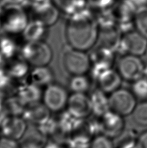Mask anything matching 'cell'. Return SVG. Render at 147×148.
<instances>
[{
	"label": "cell",
	"mask_w": 147,
	"mask_h": 148,
	"mask_svg": "<svg viewBox=\"0 0 147 148\" xmlns=\"http://www.w3.org/2000/svg\"><path fill=\"white\" fill-rule=\"evenodd\" d=\"M100 30L95 15L85 9L71 15L65 23V37L68 46L87 52L95 46Z\"/></svg>",
	"instance_id": "obj_1"
},
{
	"label": "cell",
	"mask_w": 147,
	"mask_h": 148,
	"mask_svg": "<svg viewBox=\"0 0 147 148\" xmlns=\"http://www.w3.org/2000/svg\"><path fill=\"white\" fill-rule=\"evenodd\" d=\"M21 59L31 66H48L53 58L51 46L45 41L25 42L20 49Z\"/></svg>",
	"instance_id": "obj_2"
},
{
	"label": "cell",
	"mask_w": 147,
	"mask_h": 148,
	"mask_svg": "<svg viewBox=\"0 0 147 148\" xmlns=\"http://www.w3.org/2000/svg\"><path fill=\"white\" fill-rule=\"evenodd\" d=\"M1 7L2 31L12 35L22 34L30 21L29 16L22 5H1Z\"/></svg>",
	"instance_id": "obj_3"
},
{
	"label": "cell",
	"mask_w": 147,
	"mask_h": 148,
	"mask_svg": "<svg viewBox=\"0 0 147 148\" xmlns=\"http://www.w3.org/2000/svg\"><path fill=\"white\" fill-rule=\"evenodd\" d=\"M62 60L64 70L71 75L87 74L92 63L87 52L74 49L68 45L63 51Z\"/></svg>",
	"instance_id": "obj_4"
},
{
	"label": "cell",
	"mask_w": 147,
	"mask_h": 148,
	"mask_svg": "<svg viewBox=\"0 0 147 148\" xmlns=\"http://www.w3.org/2000/svg\"><path fill=\"white\" fill-rule=\"evenodd\" d=\"M69 94L64 86L55 82L45 87L42 101L51 113H60L66 109Z\"/></svg>",
	"instance_id": "obj_5"
},
{
	"label": "cell",
	"mask_w": 147,
	"mask_h": 148,
	"mask_svg": "<svg viewBox=\"0 0 147 148\" xmlns=\"http://www.w3.org/2000/svg\"><path fill=\"white\" fill-rule=\"evenodd\" d=\"M109 9L122 35L133 30V20L137 9L130 0H115Z\"/></svg>",
	"instance_id": "obj_6"
},
{
	"label": "cell",
	"mask_w": 147,
	"mask_h": 148,
	"mask_svg": "<svg viewBox=\"0 0 147 148\" xmlns=\"http://www.w3.org/2000/svg\"><path fill=\"white\" fill-rule=\"evenodd\" d=\"M110 110L120 116L131 115L137 105V99L131 90L121 88L109 95Z\"/></svg>",
	"instance_id": "obj_7"
},
{
	"label": "cell",
	"mask_w": 147,
	"mask_h": 148,
	"mask_svg": "<svg viewBox=\"0 0 147 148\" xmlns=\"http://www.w3.org/2000/svg\"><path fill=\"white\" fill-rule=\"evenodd\" d=\"M145 66L140 57L127 54L118 60L116 70L123 80L132 83L143 77Z\"/></svg>",
	"instance_id": "obj_8"
},
{
	"label": "cell",
	"mask_w": 147,
	"mask_h": 148,
	"mask_svg": "<svg viewBox=\"0 0 147 148\" xmlns=\"http://www.w3.org/2000/svg\"><path fill=\"white\" fill-rule=\"evenodd\" d=\"M147 48V38L137 31L132 30L123 34L116 55L131 54L141 57L145 55Z\"/></svg>",
	"instance_id": "obj_9"
},
{
	"label": "cell",
	"mask_w": 147,
	"mask_h": 148,
	"mask_svg": "<svg viewBox=\"0 0 147 148\" xmlns=\"http://www.w3.org/2000/svg\"><path fill=\"white\" fill-rule=\"evenodd\" d=\"M30 5L31 19L40 21L48 27L54 25L59 20L60 11L51 0H42Z\"/></svg>",
	"instance_id": "obj_10"
},
{
	"label": "cell",
	"mask_w": 147,
	"mask_h": 148,
	"mask_svg": "<svg viewBox=\"0 0 147 148\" xmlns=\"http://www.w3.org/2000/svg\"><path fill=\"white\" fill-rule=\"evenodd\" d=\"M27 127V121L20 116H7L0 126L3 136L18 141L24 136Z\"/></svg>",
	"instance_id": "obj_11"
},
{
	"label": "cell",
	"mask_w": 147,
	"mask_h": 148,
	"mask_svg": "<svg viewBox=\"0 0 147 148\" xmlns=\"http://www.w3.org/2000/svg\"><path fill=\"white\" fill-rule=\"evenodd\" d=\"M101 118L102 134L115 139L122 134L125 129L124 117L110 110Z\"/></svg>",
	"instance_id": "obj_12"
},
{
	"label": "cell",
	"mask_w": 147,
	"mask_h": 148,
	"mask_svg": "<svg viewBox=\"0 0 147 148\" xmlns=\"http://www.w3.org/2000/svg\"><path fill=\"white\" fill-rule=\"evenodd\" d=\"M66 109L86 120L92 115L90 96L87 94L71 93L69 95Z\"/></svg>",
	"instance_id": "obj_13"
},
{
	"label": "cell",
	"mask_w": 147,
	"mask_h": 148,
	"mask_svg": "<svg viewBox=\"0 0 147 148\" xmlns=\"http://www.w3.org/2000/svg\"><path fill=\"white\" fill-rule=\"evenodd\" d=\"M59 131L65 136H69L78 133L84 126L85 119L73 114L67 109L60 112L57 119Z\"/></svg>",
	"instance_id": "obj_14"
},
{
	"label": "cell",
	"mask_w": 147,
	"mask_h": 148,
	"mask_svg": "<svg viewBox=\"0 0 147 148\" xmlns=\"http://www.w3.org/2000/svg\"><path fill=\"white\" fill-rule=\"evenodd\" d=\"M41 88L31 81L22 82L15 90V94L25 106L40 103L42 97Z\"/></svg>",
	"instance_id": "obj_15"
},
{
	"label": "cell",
	"mask_w": 147,
	"mask_h": 148,
	"mask_svg": "<svg viewBox=\"0 0 147 148\" xmlns=\"http://www.w3.org/2000/svg\"><path fill=\"white\" fill-rule=\"evenodd\" d=\"M48 35V27L40 21L31 19L22 35L25 42L45 41Z\"/></svg>",
	"instance_id": "obj_16"
},
{
	"label": "cell",
	"mask_w": 147,
	"mask_h": 148,
	"mask_svg": "<svg viewBox=\"0 0 147 148\" xmlns=\"http://www.w3.org/2000/svg\"><path fill=\"white\" fill-rule=\"evenodd\" d=\"M92 115L101 117L110 110L109 95L97 88L89 95Z\"/></svg>",
	"instance_id": "obj_17"
},
{
	"label": "cell",
	"mask_w": 147,
	"mask_h": 148,
	"mask_svg": "<svg viewBox=\"0 0 147 148\" xmlns=\"http://www.w3.org/2000/svg\"><path fill=\"white\" fill-rule=\"evenodd\" d=\"M122 80L117 70H114L112 68L102 75L96 82L99 88L110 95L121 87Z\"/></svg>",
	"instance_id": "obj_18"
},
{
	"label": "cell",
	"mask_w": 147,
	"mask_h": 148,
	"mask_svg": "<svg viewBox=\"0 0 147 148\" xmlns=\"http://www.w3.org/2000/svg\"><path fill=\"white\" fill-rule=\"evenodd\" d=\"M29 81L39 87H46L54 82V73L48 66L33 67L31 70Z\"/></svg>",
	"instance_id": "obj_19"
},
{
	"label": "cell",
	"mask_w": 147,
	"mask_h": 148,
	"mask_svg": "<svg viewBox=\"0 0 147 148\" xmlns=\"http://www.w3.org/2000/svg\"><path fill=\"white\" fill-rule=\"evenodd\" d=\"M51 112L44 106L42 103L27 106L23 112L22 117L27 123H33L35 126L51 116Z\"/></svg>",
	"instance_id": "obj_20"
},
{
	"label": "cell",
	"mask_w": 147,
	"mask_h": 148,
	"mask_svg": "<svg viewBox=\"0 0 147 148\" xmlns=\"http://www.w3.org/2000/svg\"><path fill=\"white\" fill-rule=\"evenodd\" d=\"M60 12L69 16L88 7L86 0H51Z\"/></svg>",
	"instance_id": "obj_21"
},
{
	"label": "cell",
	"mask_w": 147,
	"mask_h": 148,
	"mask_svg": "<svg viewBox=\"0 0 147 148\" xmlns=\"http://www.w3.org/2000/svg\"><path fill=\"white\" fill-rule=\"evenodd\" d=\"M68 87L71 93L87 94L91 88V79L86 74L71 75Z\"/></svg>",
	"instance_id": "obj_22"
},
{
	"label": "cell",
	"mask_w": 147,
	"mask_h": 148,
	"mask_svg": "<svg viewBox=\"0 0 147 148\" xmlns=\"http://www.w3.org/2000/svg\"><path fill=\"white\" fill-rule=\"evenodd\" d=\"M31 66L25 60L20 59L13 61L7 68V72L12 80L22 81L29 75Z\"/></svg>",
	"instance_id": "obj_23"
},
{
	"label": "cell",
	"mask_w": 147,
	"mask_h": 148,
	"mask_svg": "<svg viewBox=\"0 0 147 148\" xmlns=\"http://www.w3.org/2000/svg\"><path fill=\"white\" fill-rule=\"evenodd\" d=\"M91 137L86 133H76L67 136L65 140L64 148H90Z\"/></svg>",
	"instance_id": "obj_24"
},
{
	"label": "cell",
	"mask_w": 147,
	"mask_h": 148,
	"mask_svg": "<svg viewBox=\"0 0 147 148\" xmlns=\"http://www.w3.org/2000/svg\"><path fill=\"white\" fill-rule=\"evenodd\" d=\"M91 62H104L114 64L116 54L110 47L101 44L90 55Z\"/></svg>",
	"instance_id": "obj_25"
},
{
	"label": "cell",
	"mask_w": 147,
	"mask_h": 148,
	"mask_svg": "<svg viewBox=\"0 0 147 148\" xmlns=\"http://www.w3.org/2000/svg\"><path fill=\"white\" fill-rule=\"evenodd\" d=\"M36 127L39 134L46 138H50L56 134L57 131H59L57 119L51 116L42 121L36 125Z\"/></svg>",
	"instance_id": "obj_26"
},
{
	"label": "cell",
	"mask_w": 147,
	"mask_h": 148,
	"mask_svg": "<svg viewBox=\"0 0 147 148\" xmlns=\"http://www.w3.org/2000/svg\"><path fill=\"white\" fill-rule=\"evenodd\" d=\"M26 107L27 106H25L14 94L5 99V109L8 116H22Z\"/></svg>",
	"instance_id": "obj_27"
},
{
	"label": "cell",
	"mask_w": 147,
	"mask_h": 148,
	"mask_svg": "<svg viewBox=\"0 0 147 148\" xmlns=\"http://www.w3.org/2000/svg\"><path fill=\"white\" fill-rule=\"evenodd\" d=\"M18 52V45L14 39L9 36L0 38V53L7 60L12 59Z\"/></svg>",
	"instance_id": "obj_28"
},
{
	"label": "cell",
	"mask_w": 147,
	"mask_h": 148,
	"mask_svg": "<svg viewBox=\"0 0 147 148\" xmlns=\"http://www.w3.org/2000/svg\"><path fill=\"white\" fill-rule=\"evenodd\" d=\"M133 25L135 29L147 38V5L137 9Z\"/></svg>",
	"instance_id": "obj_29"
},
{
	"label": "cell",
	"mask_w": 147,
	"mask_h": 148,
	"mask_svg": "<svg viewBox=\"0 0 147 148\" xmlns=\"http://www.w3.org/2000/svg\"><path fill=\"white\" fill-rule=\"evenodd\" d=\"M132 119L137 125L147 126V100L137 104L132 114Z\"/></svg>",
	"instance_id": "obj_30"
},
{
	"label": "cell",
	"mask_w": 147,
	"mask_h": 148,
	"mask_svg": "<svg viewBox=\"0 0 147 148\" xmlns=\"http://www.w3.org/2000/svg\"><path fill=\"white\" fill-rule=\"evenodd\" d=\"M131 91L137 99L141 101L147 100V80L141 77L132 82Z\"/></svg>",
	"instance_id": "obj_31"
},
{
	"label": "cell",
	"mask_w": 147,
	"mask_h": 148,
	"mask_svg": "<svg viewBox=\"0 0 147 148\" xmlns=\"http://www.w3.org/2000/svg\"><path fill=\"white\" fill-rule=\"evenodd\" d=\"M84 127H86V133L91 138L102 134V129L101 118L93 116V117L85 121Z\"/></svg>",
	"instance_id": "obj_32"
},
{
	"label": "cell",
	"mask_w": 147,
	"mask_h": 148,
	"mask_svg": "<svg viewBox=\"0 0 147 148\" xmlns=\"http://www.w3.org/2000/svg\"><path fill=\"white\" fill-rule=\"evenodd\" d=\"M112 66L111 64L104 62H92L90 70L91 79L97 81L102 75L112 68Z\"/></svg>",
	"instance_id": "obj_33"
},
{
	"label": "cell",
	"mask_w": 147,
	"mask_h": 148,
	"mask_svg": "<svg viewBox=\"0 0 147 148\" xmlns=\"http://www.w3.org/2000/svg\"><path fill=\"white\" fill-rule=\"evenodd\" d=\"M90 148H115L113 139L102 134L91 138Z\"/></svg>",
	"instance_id": "obj_34"
},
{
	"label": "cell",
	"mask_w": 147,
	"mask_h": 148,
	"mask_svg": "<svg viewBox=\"0 0 147 148\" xmlns=\"http://www.w3.org/2000/svg\"><path fill=\"white\" fill-rule=\"evenodd\" d=\"M115 0H86L88 5L95 9H108L112 6Z\"/></svg>",
	"instance_id": "obj_35"
},
{
	"label": "cell",
	"mask_w": 147,
	"mask_h": 148,
	"mask_svg": "<svg viewBox=\"0 0 147 148\" xmlns=\"http://www.w3.org/2000/svg\"><path fill=\"white\" fill-rule=\"evenodd\" d=\"M115 148H139L137 137L135 138L133 135L126 137L119 142Z\"/></svg>",
	"instance_id": "obj_36"
},
{
	"label": "cell",
	"mask_w": 147,
	"mask_h": 148,
	"mask_svg": "<svg viewBox=\"0 0 147 148\" xmlns=\"http://www.w3.org/2000/svg\"><path fill=\"white\" fill-rule=\"evenodd\" d=\"M0 148H22L19 141L3 136L0 138Z\"/></svg>",
	"instance_id": "obj_37"
},
{
	"label": "cell",
	"mask_w": 147,
	"mask_h": 148,
	"mask_svg": "<svg viewBox=\"0 0 147 148\" xmlns=\"http://www.w3.org/2000/svg\"><path fill=\"white\" fill-rule=\"evenodd\" d=\"M137 144L139 148H147V130L137 136Z\"/></svg>",
	"instance_id": "obj_38"
},
{
	"label": "cell",
	"mask_w": 147,
	"mask_h": 148,
	"mask_svg": "<svg viewBox=\"0 0 147 148\" xmlns=\"http://www.w3.org/2000/svg\"><path fill=\"white\" fill-rule=\"evenodd\" d=\"M25 1H27V0H1V5H22Z\"/></svg>",
	"instance_id": "obj_39"
},
{
	"label": "cell",
	"mask_w": 147,
	"mask_h": 148,
	"mask_svg": "<svg viewBox=\"0 0 147 148\" xmlns=\"http://www.w3.org/2000/svg\"><path fill=\"white\" fill-rule=\"evenodd\" d=\"M42 148H64V146H61L56 142L49 141L45 144H43Z\"/></svg>",
	"instance_id": "obj_40"
},
{
	"label": "cell",
	"mask_w": 147,
	"mask_h": 148,
	"mask_svg": "<svg viewBox=\"0 0 147 148\" xmlns=\"http://www.w3.org/2000/svg\"><path fill=\"white\" fill-rule=\"evenodd\" d=\"M43 144H40L36 142H27L22 146V148H42Z\"/></svg>",
	"instance_id": "obj_41"
},
{
	"label": "cell",
	"mask_w": 147,
	"mask_h": 148,
	"mask_svg": "<svg viewBox=\"0 0 147 148\" xmlns=\"http://www.w3.org/2000/svg\"><path fill=\"white\" fill-rule=\"evenodd\" d=\"M137 9L147 5V0H130Z\"/></svg>",
	"instance_id": "obj_42"
},
{
	"label": "cell",
	"mask_w": 147,
	"mask_h": 148,
	"mask_svg": "<svg viewBox=\"0 0 147 148\" xmlns=\"http://www.w3.org/2000/svg\"><path fill=\"white\" fill-rule=\"evenodd\" d=\"M7 59L0 53V72L5 69V62Z\"/></svg>",
	"instance_id": "obj_43"
},
{
	"label": "cell",
	"mask_w": 147,
	"mask_h": 148,
	"mask_svg": "<svg viewBox=\"0 0 147 148\" xmlns=\"http://www.w3.org/2000/svg\"><path fill=\"white\" fill-rule=\"evenodd\" d=\"M3 26V7L0 5V31H2Z\"/></svg>",
	"instance_id": "obj_44"
},
{
	"label": "cell",
	"mask_w": 147,
	"mask_h": 148,
	"mask_svg": "<svg viewBox=\"0 0 147 148\" xmlns=\"http://www.w3.org/2000/svg\"><path fill=\"white\" fill-rule=\"evenodd\" d=\"M143 77L145 78L146 80H147V66H146L145 68V70H144Z\"/></svg>",
	"instance_id": "obj_45"
},
{
	"label": "cell",
	"mask_w": 147,
	"mask_h": 148,
	"mask_svg": "<svg viewBox=\"0 0 147 148\" xmlns=\"http://www.w3.org/2000/svg\"><path fill=\"white\" fill-rule=\"evenodd\" d=\"M42 1V0H27V1L29 3H35V2H37V1Z\"/></svg>",
	"instance_id": "obj_46"
},
{
	"label": "cell",
	"mask_w": 147,
	"mask_h": 148,
	"mask_svg": "<svg viewBox=\"0 0 147 148\" xmlns=\"http://www.w3.org/2000/svg\"><path fill=\"white\" fill-rule=\"evenodd\" d=\"M145 56V57H146V60H147V48H146V51H145V55H144Z\"/></svg>",
	"instance_id": "obj_47"
},
{
	"label": "cell",
	"mask_w": 147,
	"mask_h": 148,
	"mask_svg": "<svg viewBox=\"0 0 147 148\" xmlns=\"http://www.w3.org/2000/svg\"><path fill=\"white\" fill-rule=\"evenodd\" d=\"M1 0H0V3H1Z\"/></svg>",
	"instance_id": "obj_48"
}]
</instances>
